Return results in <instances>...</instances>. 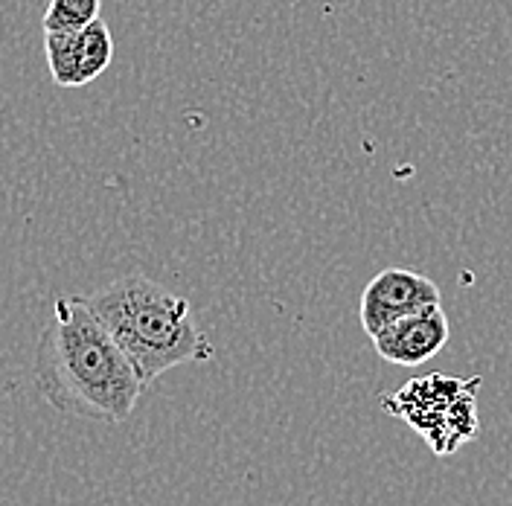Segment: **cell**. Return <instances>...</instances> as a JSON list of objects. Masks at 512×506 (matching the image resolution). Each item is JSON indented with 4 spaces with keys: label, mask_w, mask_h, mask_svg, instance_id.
Instances as JSON below:
<instances>
[{
    "label": "cell",
    "mask_w": 512,
    "mask_h": 506,
    "mask_svg": "<svg viewBox=\"0 0 512 506\" xmlns=\"http://www.w3.org/2000/svg\"><path fill=\"white\" fill-rule=\"evenodd\" d=\"M38 393L67 416L126 422L146 390L126 352L79 294H64L32 358Z\"/></svg>",
    "instance_id": "obj_1"
},
{
    "label": "cell",
    "mask_w": 512,
    "mask_h": 506,
    "mask_svg": "<svg viewBox=\"0 0 512 506\" xmlns=\"http://www.w3.org/2000/svg\"><path fill=\"white\" fill-rule=\"evenodd\" d=\"M85 300L126 352L143 387L172 367L210 361L216 352L210 338L195 326L187 297L149 277H120Z\"/></svg>",
    "instance_id": "obj_2"
},
{
    "label": "cell",
    "mask_w": 512,
    "mask_h": 506,
    "mask_svg": "<svg viewBox=\"0 0 512 506\" xmlns=\"http://www.w3.org/2000/svg\"><path fill=\"white\" fill-rule=\"evenodd\" d=\"M478 384L480 379H451L434 373L405 384L393 396H382V408L422 434L434 454H451L478 434Z\"/></svg>",
    "instance_id": "obj_3"
},
{
    "label": "cell",
    "mask_w": 512,
    "mask_h": 506,
    "mask_svg": "<svg viewBox=\"0 0 512 506\" xmlns=\"http://www.w3.org/2000/svg\"><path fill=\"white\" fill-rule=\"evenodd\" d=\"M431 303H440V288L434 285V280L408 268H387L364 285L358 315H361L364 332L373 338L387 323L419 312L422 306H431Z\"/></svg>",
    "instance_id": "obj_4"
},
{
    "label": "cell",
    "mask_w": 512,
    "mask_h": 506,
    "mask_svg": "<svg viewBox=\"0 0 512 506\" xmlns=\"http://www.w3.org/2000/svg\"><path fill=\"white\" fill-rule=\"evenodd\" d=\"M448 317L440 303L422 306L419 312L387 323L379 335H373V347L387 364L419 367L434 358L448 344Z\"/></svg>",
    "instance_id": "obj_5"
},
{
    "label": "cell",
    "mask_w": 512,
    "mask_h": 506,
    "mask_svg": "<svg viewBox=\"0 0 512 506\" xmlns=\"http://www.w3.org/2000/svg\"><path fill=\"white\" fill-rule=\"evenodd\" d=\"M114 59V35L102 18L79 30V88L99 79Z\"/></svg>",
    "instance_id": "obj_6"
},
{
    "label": "cell",
    "mask_w": 512,
    "mask_h": 506,
    "mask_svg": "<svg viewBox=\"0 0 512 506\" xmlns=\"http://www.w3.org/2000/svg\"><path fill=\"white\" fill-rule=\"evenodd\" d=\"M44 53L53 82L62 88H79V30L44 32Z\"/></svg>",
    "instance_id": "obj_7"
},
{
    "label": "cell",
    "mask_w": 512,
    "mask_h": 506,
    "mask_svg": "<svg viewBox=\"0 0 512 506\" xmlns=\"http://www.w3.org/2000/svg\"><path fill=\"white\" fill-rule=\"evenodd\" d=\"M102 0H50L41 27L44 32H76L99 18Z\"/></svg>",
    "instance_id": "obj_8"
}]
</instances>
